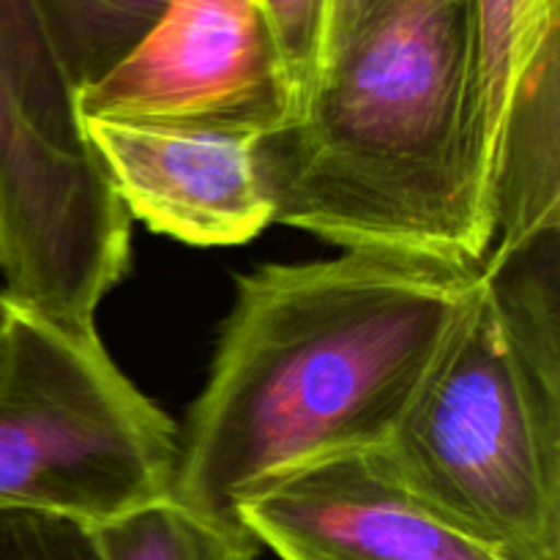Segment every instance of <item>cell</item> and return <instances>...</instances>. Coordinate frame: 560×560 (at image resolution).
<instances>
[{"mask_svg":"<svg viewBox=\"0 0 560 560\" xmlns=\"http://www.w3.org/2000/svg\"><path fill=\"white\" fill-rule=\"evenodd\" d=\"M235 282L173 479L175 501L228 523L306 465L392 443L468 320L481 268L342 252Z\"/></svg>","mask_w":560,"mask_h":560,"instance_id":"cell-1","label":"cell"},{"mask_svg":"<svg viewBox=\"0 0 560 560\" xmlns=\"http://www.w3.org/2000/svg\"><path fill=\"white\" fill-rule=\"evenodd\" d=\"M255 162L277 224L345 252L485 266L495 142L476 0H388Z\"/></svg>","mask_w":560,"mask_h":560,"instance_id":"cell-2","label":"cell"},{"mask_svg":"<svg viewBox=\"0 0 560 560\" xmlns=\"http://www.w3.org/2000/svg\"><path fill=\"white\" fill-rule=\"evenodd\" d=\"M560 230L481 266L468 320L383 454L503 560H560Z\"/></svg>","mask_w":560,"mask_h":560,"instance_id":"cell-3","label":"cell"},{"mask_svg":"<svg viewBox=\"0 0 560 560\" xmlns=\"http://www.w3.org/2000/svg\"><path fill=\"white\" fill-rule=\"evenodd\" d=\"M178 427L96 328L9 304L0 337V512L98 528L173 495Z\"/></svg>","mask_w":560,"mask_h":560,"instance_id":"cell-4","label":"cell"},{"mask_svg":"<svg viewBox=\"0 0 560 560\" xmlns=\"http://www.w3.org/2000/svg\"><path fill=\"white\" fill-rule=\"evenodd\" d=\"M129 260L131 219L98 159L44 135L0 58V282L9 304L96 328Z\"/></svg>","mask_w":560,"mask_h":560,"instance_id":"cell-5","label":"cell"},{"mask_svg":"<svg viewBox=\"0 0 560 560\" xmlns=\"http://www.w3.org/2000/svg\"><path fill=\"white\" fill-rule=\"evenodd\" d=\"M77 118L266 137L295 93L260 0H167L113 71L74 96Z\"/></svg>","mask_w":560,"mask_h":560,"instance_id":"cell-6","label":"cell"},{"mask_svg":"<svg viewBox=\"0 0 560 560\" xmlns=\"http://www.w3.org/2000/svg\"><path fill=\"white\" fill-rule=\"evenodd\" d=\"M235 520L282 560H503L421 501L383 448L306 465Z\"/></svg>","mask_w":560,"mask_h":560,"instance_id":"cell-7","label":"cell"},{"mask_svg":"<svg viewBox=\"0 0 560 560\" xmlns=\"http://www.w3.org/2000/svg\"><path fill=\"white\" fill-rule=\"evenodd\" d=\"M129 219L189 246H241L273 224L255 162L260 137L82 120Z\"/></svg>","mask_w":560,"mask_h":560,"instance_id":"cell-8","label":"cell"},{"mask_svg":"<svg viewBox=\"0 0 560 560\" xmlns=\"http://www.w3.org/2000/svg\"><path fill=\"white\" fill-rule=\"evenodd\" d=\"M558 230L560 42L541 52L509 104L498 148L495 241L490 255H509Z\"/></svg>","mask_w":560,"mask_h":560,"instance_id":"cell-9","label":"cell"},{"mask_svg":"<svg viewBox=\"0 0 560 560\" xmlns=\"http://www.w3.org/2000/svg\"><path fill=\"white\" fill-rule=\"evenodd\" d=\"M33 5L77 96L145 38L167 0H33Z\"/></svg>","mask_w":560,"mask_h":560,"instance_id":"cell-10","label":"cell"},{"mask_svg":"<svg viewBox=\"0 0 560 560\" xmlns=\"http://www.w3.org/2000/svg\"><path fill=\"white\" fill-rule=\"evenodd\" d=\"M102 560H257L241 523L208 517L173 495L91 528Z\"/></svg>","mask_w":560,"mask_h":560,"instance_id":"cell-11","label":"cell"},{"mask_svg":"<svg viewBox=\"0 0 560 560\" xmlns=\"http://www.w3.org/2000/svg\"><path fill=\"white\" fill-rule=\"evenodd\" d=\"M487 126L501 148L509 104L550 44L560 42V0H476Z\"/></svg>","mask_w":560,"mask_h":560,"instance_id":"cell-12","label":"cell"},{"mask_svg":"<svg viewBox=\"0 0 560 560\" xmlns=\"http://www.w3.org/2000/svg\"><path fill=\"white\" fill-rule=\"evenodd\" d=\"M0 58L44 135L71 153H93L33 0H0Z\"/></svg>","mask_w":560,"mask_h":560,"instance_id":"cell-13","label":"cell"},{"mask_svg":"<svg viewBox=\"0 0 560 560\" xmlns=\"http://www.w3.org/2000/svg\"><path fill=\"white\" fill-rule=\"evenodd\" d=\"M279 58L295 93V113L320 74L326 0H260Z\"/></svg>","mask_w":560,"mask_h":560,"instance_id":"cell-14","label":"cell"},{"mask_svg":"<svg viewBox=\"0 0 560 560\" xmlns=\"http://www.w3.org/2000/svg\"><path fill=\"white\" fill-rule=\"evenodd\" d=\"M0 560H102L88 525L36 512H0Z\"/></svg>","mask_w":560,"mask_h":560,"instance_id":"cell-15","label":"cell"},{"mask_svg":"<svg viewBox=\"0 0 560 560\" xmlns=\"http://www.w3.org/2000/svg\"><path fill=\"white\" fill-rule=\"evenodd\" d=\"M388 0H326V31H323L320 71L381 14ZM320 77V74H317ZM315 88V85H312Z\"/></svg>","mask_w":560,"mask_h":560,"instance_id":"cell-16","label":"cell"},{"mask_svg":"<svg viewBox=\"0 0 560 560\" xmlns=\"http://www.w3.org/2000/svg\"><path fill=\"white\" fill-rule=\"evenodd\" d=\"M5 315H9V299H5V290H3V282H0V337H3Z\"/></svg>","mask_w":560,"mask_h":560,"instance_id":"cell-17","label":"cell"}]
</instances>
